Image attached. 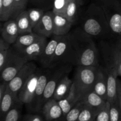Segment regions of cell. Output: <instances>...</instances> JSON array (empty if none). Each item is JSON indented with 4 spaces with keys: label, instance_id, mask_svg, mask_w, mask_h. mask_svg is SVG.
Listing matches in <instances>:
<instances>
[{
    "label": "cell",
    "instance_id": "5b68a950",
    "mask_svg": "<svg viewBox=\"0 0 121 121\" xmlns=\"http://www.w3.org/2000/svg\"><path fill=\"white\" fill-rule=\"evenodd\" d=\"M64 65H74V56L69 35H63L59 41L49 69Z\"/></svg>",
    "mask_w": 121,
    "mask_h": 121
},
{
    "label": "cell",
    "instance_id": "ba28073f",
    "mask_svg": "<svg viewBox=\"0 0 121 121\" xmlns=\"http://www.w3.org/2000/svg\"><path fill=\"white\" fill-rule=\"evenodd\" d=\"M41 72V69L37 68L24 85L18 94L19 100L30 111L31 109L32 104Z\"/></svg>",
    "mask_w": 121,
    "mask_h": 121
},
{
    "label": "cell",
    "instance_id": "7402d4cb",
    "mask_svg": "<svg viewBox=\"0 0 121 121\" xmlns=\"http://www.w3.org/2000/svg\"><path fill=\"white\" fill-rule=\"evenodd\" d=\"M86 106L98 113L107 104V100L103 99L94 91L89 93L82 100Z\"/></svg>",
    "mask_w": 121,
    "mask_h": 121
},
{
    "label": "cell",
    "instance_id": "8fae6325",
    "mask_svg": "<svg viewBox=\"0 0 121 121\" xmlns=\"http://www.w3.org/2000/svg\"><path fill=\"white\" fill-rule=\"evenodd\" d=\"M47 38L42 37L24 49L16 52L20 56L24 58L28 61H39L44 49L47 43Z\"/></svg>",
    "mask_w": 121,
    "mask_h": 121
},
{
    "label": "cell",
    "instance_id": "9c48e42d",
    "mask_svg": "<svg viewBox=\"0 0 121 121\" xmlns=\"http://www.w3.org/2000/svg\"><path fill=\"white\" fill-rule=\"evenodd\" d=\"M37 69V66L33 61H28L14 79L8 83L7 88L13 94L18 96V94L21 89Z\"/></svg>",
    "mask_w": 121,
    "mask_h": 121
},
{
    "label": "cell",
    "instance_id": "603a6c76",
    "mask_svg": "<svg viewBox=\"0 0 121 121\" xmlns=\"http://www.w3.org/2000/svg\"><path fill=\"white\" fill-rule=\"evenodd\" d=\"M73 82V80L69 77V74L65 75L58 84L53 95V99L59 101L66 98L70 92Z\"/></svg>",
    "mask_w": 121,
    "mask_h": 121
},
{
    "label": "cell",
    "instance_id": "f1b7e54d",
    "mask_svg": "<svg viewBox=\"0 0 121 121\" xmlns=\"http://www.w3.org/2000/svg\"><path fill=\"white\" fill-rule=\"evenodd\" d=\"M85 106L83 101H79L61 120L62 121H78L80 113Z\"/></svg>",
    "mask_w": 121,
    "mask_h": 121
},
{
    "label": "cell",
    "instance_id": "8d00e7d4",
    "mask_svg": "<svg viewBox=\"0 0 121 121\" xmlns=\"http://www.w3.org/2000/svg\"><path fill=\"white\" fill-rule=\"evenodd\" d=\"M44 117L38 114L28 113L23 117V121H44Z\"/></svg>",
    "mask_w": 121,
    "mask_h": 121
},
{
    "label": "cell",
    "instance_id": "e0dca14e",
    "mask_svg": "<svg viewBox=\"0 0 121 121\" xmlns=\"http://www.w3.org/2000/svg\"><path fill=\"white\" fill-rule=\"evenodd\" d=\"M106 68L107 73V101L110 104L117 102L118 73L113 69Z\"/></svg>",
    "mask_w": 121,
    "mask_h": 121
},
{
    "label": "cell",
    "instance_id": "7c38bea8",
    "mask_svg": "<svg viewBox=\"0 0 121 121\" xmlns=\"http://www.w3.org/2000/svg\"><path fill=\"white\" fill-rule=\"evenodd\" d=\"M101 52L106 68L113 69L117 71L118 76H121V58L113 46L103 44L101 46Z\"/></svg>",
    "mask_w": 121,
    "mask_h": 121
},
{
    "label": "cell",
    "instance_id": "4316f807",
    "mask_svg": "<svg viewBox=\"0 0 121 121\" xmlns=\"http://www.w3.org/2000/svg\"><path fill=\"white\" fill-rule=\"evenodd\" d=\"M81 4L79 0H69L66 7L65 16L74 24L79 17V12Z\"/></svg>",
    "mask_w": 121,
    "mask_h": 121
},
{
    "label": "cell",
    "instance_id": "f35d334b",
    "mask_svg": "<svg viewBox=\"0 0 121 121\" xmlns=\"http://www.w3.org/2000/svg\"><path fill=\"white\" fill-rule=\"evenodd\" d=\"M8 87V83L2 82L0 86V100L2 99Z\"/></svg>",
    "mask_w": 121,
    "mask_h": 121
},
{
    "label": "cell",
    "instance_id": "6da1fadb",
    "mask_svg": "<svg viewBox=\"0 0 121 121\" xmlns=\"http://www.w3.org/2000/svg\"><path fill=\"white\" fill-rule=\"evenodd\" d=\"M74 56V65L83 67H98L99 51L93 37L77 28L69 33Z\"/></svg>",
    "mask_w": 121,
    "mask_h": 121
},
{
    "label": "cell",
    "instance_id": "30bf717a",
    "mask_svg": "<svg viewBox=\"0 0 121 121\" xmlns=\"http://www.w3.org/2000/svg\"><path fill=\"white\" fill-rule=\"evenodd\" d=\"M52 72V69L44 68L43 70L41 69L34 94L31 112H41L43 108V98L44 92Z\"/></svg>",
    "mask_w": 121,
    "mask_h": 121
},
{
    "label": "cell",
    "instance_id": "60d3db41",
    "mask_svg": "<svg viewBox=\"0 0 121 121\" xmlns=\"http://www.w3.org/2000/svg\"><path fill=\"white\" fill-rule=\"evenodd\" d=\"M79 2H80V3H81V4L83 5L84 3H85V0H79Z\"/></svg>",
    "mask_w": 121,
    "mask_h": 121
},
{
    "label": "cell",
    "instance_id": "4fadbf2b",
    "mask_svg": "<svg viewBox=\"0 0 121 121\" xmlns=\"http://www.w3.org/2000/svg\"><path fill=\"white\" fill-rule=\"evenodd\" d=\"M54 30V13L47 11L39 22L33 28V31L45 37H50L53 35Z\"/></svg>",
    "mask_w": 121,
    "mask_h": 121
},
{
    "label": "cell",
    "instance_id": "d4e9b609",
    "mask_svg": "<svg viewBox=\"0 0 121 121\" xmlns=\"http://www.w3.org/2000/svg\"><path fill=\"white\" fill-rule=\"evenodd\" d=\"M15 20L17 25L19 35L33 32V27L31 24L27 9L21 11Z\"/></svg>",
    "mask_w": 121,
    "mask_h": 121
},
{
    "label": "cell",
    "instance_id": "4dcf8cb0",
    "mask_svg": "<svg viewBox=\"0 0 121 121\" xmlns=\"http://www.w3.org/2000/svg\"><path fill=\"white\" fill-rule=\"evenodd\" d=\"M98 113L85 105L78 121H95Z\"/></svg>",
    "mask_w": 121,
    "mask_h": 121
},
{
    "label": "cell",
    "instance_id": "83f0119b",
    "mask_svg": "<svg viewBox=\"0 0 121 121\" xmlns=\"http://www.w3.org/2000/svg\"><path fill=\"white\" fill-rule=\"evenodd\" d=\"M23 105L19 100L15 106L6 114L2 121H20Z\"/></svg>",
    "mask_w": 121,
    "mask_h": 121
},
{
    "label": "cell",
    "instance_id": "74e56055",
    "mask_svg": "<svg viewBox=\"0 0 121 121\" xmlns=\"http://www.w3.org/2000/svg\"><path fill=\"white\" fill-rule=\"evenodd\" d=\"M117 103L121 109V80L118 79V89H117Z\"/></svg>",
    "mask_w": 121,
    "mask_h": 121
},
{
    "label": "cell",
    "instance_id": "ab89813d",
    "mask_svg": "<svg viewBox=\"0 0 121 121\" xmlns=\"http://www.w3.org/2000/svg\"><path fill=\"white\" fill-rule=\"evenodd\" d=\"M112 46H113V48L115 50L117 53L119 54V56L121 58V39L118 40L115 44L112 45Z\"/></svg>",
    "mask_w": 121,
    "mask_h": 121
},
{
    "label": "cell",
    "instance_id": "5bb4252c",
    "mask_svg": "<svg viewBox=\"0 0 121 121\" xmlns=\"http://www.w3.org/2000/svg\"><path fill=\"white\" fill-rule=\"evenodd\" d=\"M41 113L46 121H56L63 117V111L57 100L50 99L43 106Z\"/></svg>",
    "mask_w": 121,
    "mask_h": 121
},
{
    "label": "cell",
    "instance_id": "9a60e30c",
    "mask_svg": "<svg viewBox=\"0 0 121 121\" xmlns=\"http://www.w3.org/2000/svg\"><path fill=\"white\" fill-rule=\"evenodd\" d=\"M62 36L53 35L50 40L47 41L42 55L39 61L43 68H50L57 46Z\"/></svg>",
    "mask_w": 121,
    "mask_h": 121
},
{
    "label": "cell",
    "instance_id": "d6986e66",
    "mask_svg": "<svg viewBox=\"0 0 121 121\" xmlns=\"http://www.w3.org/2000/svg\"><path fill=\"white\" fill-rule=\"evenodd\" d=\"M73 24L65 15L54 13V30L53 35L62 36L70 33Z\"/></svg>",
    "mask_w": 121,
    "mask_h": 121
},
{
    "label": "cell",
    "instance_id": "ac0fdd59",
    "mask_svg": "<svg viewBox=\"0 0 121 121\" xmlns=\"http://www.w3.org/2000/svg\"><path fill=\"white\" fill-rule=\"evenodd\" d=\"M93 91L103 99L107 100V73L106 68L100 66L98 67Z\"/></svg>",
    "mask_w": 121,
    "mask_h": 121
},
{
    "label": "cell",
    "instance_id": "8992f818",
    "mask_svg": "<svg viewBox=\"0 0 121 121\" xmlns=\"http://www.w3.org/2000/svg\"><path fill=\"white\" fill-rule=\"evenodd\" d=\"M27 62L28 61L17 54L11 46L8 60L2 70L0 71L2 82L8 83Z\"/></svg>",
    "mask_w": 121,
    "mask_h": 121
},
{
    "label": "cell",
    "instance_id": "f546056e",
    "mask_svg": "<svg viewBox=\"0 0 121 121\" xmlns=\"http://www.w3.org/2000/svg\"><path fill=\"white\" fill-rule=\"evenodd\" d=\"M27 11H28V17L30 20L31 24L33 28L34 26L41 20L46 11L40 8H34V7L30 8L29 9H27Z\"/></svg>",
    "mask_w": 121,
    "mask_h": 121
},
{
    "label": "cell",
    "instance_id": "d6a6232c",
    "mask_svg": "<svg viewBox=\"0 0 121 121\" xmlns=\"http://www.w3.org/2000/svg\"><path fill=\"white\" fill-rule=\"evenodd\" d=\"M54 0H29V2L34 8H38L47 11L50 8H53Z\"/></svg>",
    "mask_w": 121,
    "mask_h": 121
},
{
    "label": "cell",
    "instance_id": "ffe728a7",
    "mask_svg": "<svg viewBox=\"0 0 121 121\" xmlns=\"http://www.w3.org/2000/svg\"><path fill=\"white\" fill-rule=\"evenodd\" d=\"M42 37L43 36L33 31L31 33L20 34L18 36L15 42L12 46V47L15 52H19L30 46L37 40L41 39Z\"/></svg>",
    "mask_w": 121,
    "mask_h": 121
},
{
    "label": "cell",
    "instance_id": "1f68e13d",
    "mask_svg": "<svg viewBox=\"0 0 121 121\" xmlns=\"http://www.w3.org/2000/svg\"><path fill=\"white\" fill-rule=\"evenodd\" d=\"M69 0H54L52 11L56 14L65 15Z\"/></svg>",
    "mask_w": 121,
    "mask_h": 121
},
{
    "label": "cell",
    "instance_id": "52a82bcc",
    "mask_svg": "<svg viewBox=\"0 0 121 121\" xmlns=\"http://www.w3.org/2000/svg\"><path fill=\"white\" fill-rule=\"evenodd\" d=\"M72 65H64L57 66L52 69L51 75L48 79L44 92L43 98V106L50 99H52L55 90L60 80L66 74L71 72L72 69Z\"/></svg>",
    "mask_w": 121,
    "mask_h": 121
},
{
    "label": "cell",
    "instance_id": "d590c367",
    "mask_svg": "<svg viewBox=\"0 0 121 121\" xmlns=\"http://www.w3.org/2000/svg\"><path fill=\"white\" fill-rule=\"evenodd\" d=\"M28 2H29V0H14L15 8V19L21 11L26 10Z\"/></svg>",
    "mask_w": 121,
    "mask_h": 121
},
{
    "label": "cell",
    "instance_id": "836d02e7",
    "mask_svg": "<svg viewBox=\"0 0 121 121\" xmlns=\"http://www.w3.org/2000/svg\"><path fill=\"white\" fill-rule=\"evenodd\" d=\"M110 121H121V109L117 102L110 104Z\"/></svg>",
    "mask_w": 121,
    "mask_h": 121
},
{
    "label": "cell",
    "instance_id": "2e32d148",
    "mask_svg": "<svg viewBox=\"0 0 121 121\" xmlns=\"http://www.w3.org/2000/svg\"><path fill=\"white\" fill-rule=\"evenodd\" d=\"M1 38L11 45L15 42L19 33L15 19L1 22Z\"/></svg>",
    "mask_w": 121,
    "mask_h": 121
},
{
    "label": "cell",
    "instance_id": "7a4b0ae2",
    "mask_svg": "<svg viewBox=\"0 0 121 121\" xmlns=\"http://www.w3.org/2000/svg\"><path fill=\"white\" fill-rule=\"evenodd\" d=\"M82 29L93 37L104 38L112 34L104 11L96 2L91 3L85 11Z\"/></svg>",
    "mask_w": 121,
    "mask_h": 121
},
{
    "label": "cell",
    "instance_id": "3957f363",
    "mask_svg": "<svg viewBox=\"0 0 121 121\" xmlns=\"http://www.w3.org/2000/svg\"><path fill=\"white\" fill-rule=\"evenodd\" d=\"M98 67L77 66L73 79V85L78 101H82L93 91Z\"/></svg>",
    "mask_w": 121,
    "mask_h": 121
},
{
    "label": "cell",
    "instance_id": "484cf974",
    "mask_svg": "<svg viewBox=\"0 0 121 121\" xmlns=\"http://www.w3.org/2000/svg\"><path fill=\"white\" fill-rule=\"evenodd\" d=\"M78 102L79 101L77 99L74 86L72 85L70 92L68 95L64 99L58 101L63 111V117L61 119H63L67 115V113L75 106Z\"/></svg>",
    "mask_w": 121,
    "mask_h": 121
},
{
    "label": "cell",
    "instance_id": "277c9868",
    "mask_svg": "<svg viewBox=\"0 0 121 121\" xmlns=\"http://www.w3.org/2000/svg\"><path fill=\"white\" fill-rule=\"evenodd\" d=\"M104 11L113 34L121 36V2L119 0H96Z\"/></svg>",
    "mask_w": 121,
    "mask_h": 121
},
{
    "label": "cell",
    "instance_id": "cb8c5ba5",
    "mask_svg": "<svg viewBox=\"0 0 121 121\" xmlns=\"http://www.w3.org/2000/svg\"><path fill=\"white\" fill-rule=\"evenodd\" d=\"M15 8L14 0H0L1 22L15 19Z\"/></svg>",
    "mask_w": 121,
    "mask_h": 121
},
{
    "label": "cell",
    "instance_id": "e575fe53",
    "mask_svg": "<svg viewBox=\"0 0 121 121\" xmlns=\"http://www.w3.org/2000/svg\"><path fill=\"white\" fill-rule=\"evenodd\" d=\"M95 121H110V104L107 102L105 107L98 113Z\"/></svg>",
    "mask_w": 121,
    "mask_h": 121
},
{
    "label": "cell",
    "instance_id": "44dd1931",
    "mask_svg": "<svg viewBox=\"0 0 121 121\" xmlns=\"http://www.w3.org/2000/svg\"><path fill=\"white\" fill-rule=\"evenodd\" d=\"M19 101L17 96L13 94L8 88L0 100V121H3L6 114Z\"/></svg>",
    "mask_w": 121,
    "mask_h": 121
}]
</instances>
